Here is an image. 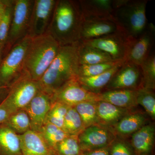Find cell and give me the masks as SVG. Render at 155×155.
I'll return each instance as SVG.
<instances>
[{"mask_svg":"<svg viewBox=\"0 0 155 155\" xmlns=\"http://www.w3.org/2000/svg\"><path fill=\"white\" fill-rule=\"evenodd\" d=\"M83 19L78 1L57 0L47 33L60 46L80 40Z\"/></svg>","mask_w":155,"mask_h":155,"instance_id":"6da1fadb","label":"cell"},{"mask_svg":"<svg viewBox=\"0 0 155 155\" xmlns=\"http://www.w3.org/2000/svg\"><path fill=\"white\" fill-rule=\"evenodd\" d=\"M79 41L60 46L55 58L38 81L41 91L51 97L64 84L77 77L80 65L78 54Z\"/></svg>","mask_w":155,"mask_h":155,"instance_id":"7a4b0ae2","label":"cell"},{"mask_svg":"<svg viewBox=\"0 0 155 155\" xmlns=\"http://www.w3.org/2000/svg\"><path fill=\"white\" fill-rule=\"evenodd\" d=\"M60 46L47 33L31 38L25 55L24 72L38 81L55 58Z\"/></svg>","mask_w":155,"mask_h":155,"instance_id":"3957f363","label":"cell"},{"mask_svg":"<svg viewBox=\"0 0 155 155\" xmlns=\"http://www.w3.org/2000/svg\"><path fill=\"white\" fill-rule=\"evenodd\" d=\"M147 0H127L113 14L114 22L120 30L134 39L138 38L147 26Z\"/></svg>","mask_w":155,"mask_h":155,"instance_id":"277c9868","label":"cell"},{"mask_svg":"<svg viewBox=\"0 0 155 155\" xmlns=\"http://www.w3.org/2000/svg\"><path fill=\"white\" fill-rule=\"evenodd\" d=\"M31 38L26 36L16 43L0 64V89L8 88L24 73L25 55Z\"/></svg>","mask_w":155,"mask_h":155,"instance_id":"5b68a950","label":"cell"},{"mask_svg":"<svg viewBox=\"0 0 155 155\" xmlns=\"http://www.w3.org/2000/svg\"><path fill=\"white\" fill-rule=\"evenodd\" d=\"M8 88L0 103L13 114L25 109L41 90L38 81L32 80L25 72Z\"/></svg>","mask_w":155,"mask_h":155,"instance_id":"8992f818","label":"cell"},{"mask_svg":"<svg viewBox=\"0 0 155 155\" xmlns=\"http://www.w3.org/2000/svg\"><path fill=\"white\" fill-rule=\"evenodd\" d=\"M34 0H14L5 56L16 43L27 36Z\"/></svg>","mask_w":155,"mask_h":155,"instance_id":"52a82bcc","label":"cell"},{"mask_svg":"<svg viewBox=\"0 0 155 155\" xmlns=\"http://www.w3.org/2000/svg\"><path fill=\"white\" fill-rule=\"evenodd\" d=\"M134 39L121 30L106 36L81 41L107 53L115 61H125Z\"/></svg>","mask_w":155,"mask_h":155,"instance_id":"ba28073f","label":"cell"},{"mask_svg":"<svg viewBox=\"0 0 155 155\" xmlns=\"http://www.w3.org/2000/svg\"><path fill=\"white\" fill-rule=\"evenodd\" d=\"M51 97L52 103H62L69 107H75L84 102L99 101L98 94L84 88L77 77L64 84L53 93Z\"/></svg>","mask_w":155,"mask_h":155,"instance_id":"9c48e42d","label":"cell"},{"mask_svg":"<svg viewBox=\"0 0 155 155\" xmlns=\"http://www.w3.org/2000/svg\"><path fill=\"white\" fill-rule=\"evenodd\" d=\"M57 0H34L27 36L31 38L47 33Z\"/></svg>","mask_w":155,"mask_h":155,"instance_id":"30bf717a","label":"cell"},{"mask_svg":"<svg viewBox=\"0 0 155 155\" xmlns=\"http://www.w3.org/2000/svg\"><path fill=\"white\" fill-rule=\"evenodd\" d=\"M142 87H143V76L140 66L125 61L102 92L119 89L137 90Z\"/></svg>","mask_w":155,"mask_h":155,"instance_id":"8fae6325","label":"cell"},{"mask_svg":"<svg viewBox=\"0 0 155 155\" xmlns=\"http://www.w3.org/2000/svg\"><path fill=\"white\" fill-rule=\"evenodd\" d=\"M116 137L110 127L101 125L87 127L78 136L79 144L83 152L110 146Z\"/></svg>","mask_w":155,"mask_h":155,"instance_id":"7c38bea8","label":"cell"},{"mask_svg":"<svg viewBox=\"0 0 155 155\" xmlns=\"http://www.w3.org/2000/svg\"><path fill=\"white\" fill-rule=\"evenodd\" d=\"M155 38V26L148 23L144 32L134 40L125 61L140 66L151 53Z\"/></svg>","mask_w":155,"mask_h":155,"instance_id":"4fadbf2b","label":"cell"},{"mask_svg":"<svg viewBox=\"0 0 155 155\" xmlns=\"http://www.w3.org/2000/svg\"><path fill=\"white\" fill-rule=\"evenodd\" d=\"M51 104V96L40 90L25 108L32 130L40 132Z\"/></svg>","mask_w":155,"mask_h":155,"instance_id":"5bb4252c","label":"cell"},{"mask_svg":"<svg viewBox=\"0 0 155 155\" xmlns=\"http://www.w3.org/2000/svg\"><path fill=\"white\" fill-rule=\"evenodd\" d=\"M78 2L83 20L114 22L113 14L115 9L113 0H80Z\"/></svg>","mask_w":155,"mask_h":155,"instance_id":"9a60e30c","label":"cell"},{"mask_svg":"<svg viewBox=\"0 0 155 155\" xmlns=\"http://www.w3.org/2000/svg\"><path fill=\"white\" fill-rule=\"evenodd\" d=\"M120 30L116 23L110 20H83L80 41L100 38Z\"/></svg>","mask_w":155,"mask_h":155,"instance_id":"2e32d148","label":"cell"},{"mask_svg":"<svg viewBox=\"0 0 155 155\" xmlns=\"http://www.w3.org/2000/svg\"><path fill=\"white\" fill-rule=\"evenodd\" d=\"M23 155H51L49 144L40 132L29 130L19 136Z\"/></svg>","mask_w":155,"mask_h":155,"instance_id":"e0dca14e","label":"cell"},{"mask_svg":"<svg viewBox=\"0 0 155 155\" xmlns=\"http://www.w3.org/2000/svg\"><path fill=\"white\" fill-rule=\"evenodd\" d=\"M154 140V126L146 124L132 134L130 144L135 155H151Z\"/></svg>","mask_w":155,"mask_h":155,"instance_id":"ac0fdd59","label":"cell"},{"mask_svg":"<svg viewBox=\"0 0 155 155\" xmlns=\"http://www.w3.org/2000/svg\"><path fill=\"white\" fill-rule=\"evenodd\" d=\"M137 90L119 89L107 91L98 94L99 101L110 103L119 107L130 109L138 105Z\"/></svg>","mask_w":155,"mask_h":155,"instance_id":"d6986e66","label":"cell"},{"mask_svg":"<svg viewBox=\"0 0 155 155\" xmlns=\"http://www.w3.org/2000/svg\"><path fill=\"white\" fill-rule=\"evenodd\" d=\"M96 105L100 125L109 127L116 125L130 113L129 109L119 107L104 101L96 102Z\"/></svg>","mask_w":155,"mask_h":155,"instance_id":"ffe728a7","label":"cell"},{"mask_svg":"<svg viewBox=\"0 0 155 155\" xmlns=\"http://www.w3.org/2000/svg\"><path fill=\"white\" fill-rule=\"evenodd\" d=\"M147 119L140 113H129L110 127L115 135L122 138L132 135L146 124Z\"/></svg>","mask_w":155,"mask_h":155,"instance_id":"44dd1931","label":"cell"},{"mask_svg":"<svg viewBox=\"0 0 155 155\" xmlns=\"http://www.w3.org/2000/svg\"><path fill=\"white\" fill-rule=\"evenodd\" d=\"M123 64L116 66L100 75L91 77H77V80L87 90L98 94L104 91L116 71Z\"/></svg>","mask_w":155,"mask_h":155,"instance_id":"7402d4cb","label":"cell"},{"mask_svg":"<svg viewBox=\"0 0 155 155\" xmlns=\"http://www.w3.org/2000/svg\"><path fill=\"white\" fill-rule=\"evenodd\" d=\"M78 58L80 65H93L115 61L107 53L79 41Z\"/></svg>","mask_w":155,"mask_h":155,"instance_id":"603a6c76","label":"cell"},{"mask_svg":"<svg viewBox=\"0 0 155 155\" xmlns=\"http://www.w3.org/2000/svg\"><path fill=\"white\" fill-rule=\"evenodd\" d=\"M96 102H84L75 106L82 120L84 129L92 125H100L97 114Z\"/></svg>","mask_w":155,"mask_h":155,"instance_id":"cb8c5ba5","label":"cell"},{"mask_svg":"<svg viewBox=\"0 0 155 155\" xmlns=\"http://www.w3.org/2000/svg\"><path fill=\"white\" fill-rule=\"evenodd\" d=\"M63 129L69 135L78 136L84 129L75 107H70L64 118Z\"/></svg>","mask_w":155,"mask_h":155,"instance_id":"d4e9b609","label":"cell"},{"mask_svg":"<svg viewBox=\"0 0 155 155\" xmlns=\"http://www.w3.org/2000/svg\"><path fill=\"white\" fill-rule=\"evenodd\" d=\"M14 0H5V6L0 21V45L5 49L11 28Z\"/></svg>","mask_w":155,"mask_h":155,"instance_id":"484cf974","label":"cell"},{"mask_svg":"<svg viewBox=\"0 0 155 155\" xmlns=\"http://www.w3.org/2000/svg\"><path fill=\"white\" fill-rule=\"evenodd\" d=\"M125 62L112 61L93 65H80L78 72L77 77H91L100 75Z\"/></svg>","mask_w":155,"mask_h":155,"instance_id":"4316f807","label":"cell"},{"mask_svg":"<svg viewBox=\"0 0 155 155\" xmlns=\"http://www.w3.org/2000/svg\"><path fill=\"white\" fill-rule=\"evenodd\" d=\"M40 133L50 146L54 147L69 136L64 129L46 122L42 127Z\"/></svg>","mask_w":155,"mask_h":155,"instance_id":"83f0119b","label":"cell"},{"mask_svg":"<svg viewBox=\"0 0 155 155\" xmlns=\"http://www.w3.org/2000/svg\"><path fill=\"white\" fill-rule=\"evenodd\" d=\"M143 76V87L144 88L154 90L155 88V55L151 53L140 65Z\"/></svg>","mask_w":155,"mask_h":155,"instance_id":"f1b7e54d","label":"cell"},{"mask_svg":"<svg viewBox=\"0 0 155 155\" xmlns=\"http://www.w3.org/2000/svg\"><path fill=\"white\" fill-rule=\"evenodd\" d=\"M12 130L24 133L31 127L30 119L25 111L19 110L12 114L5 123Z\"/></svg>","mask_w":155,"mask_h":155,"instance_id":"f546056e","label":"cell"},{"mask_svg":"<svg viewBox=\"0 0 155 155\" xmlns=\"http://www.w3.org/2000/svg\"><path fill=\"white\" fill-rule=\"evenodd\" d=\"M137 102L142 106L153 119L155 118V96L153 90L142 87L137 90Z\"/></svg>","mask_w":155,"mask_h":155,"instance_id":"4dcf8cb0","label":"cell"},{"mask_svg":"<svg viewBox=\"0 0 155 155\" xmlns=\"http://www.w3.org/2000/svg\"><path fill=\"white\" fill-rule=\"evenodd\" d=\"M56 147L60 155H83L78 136H69L57 145Z\"/></svg>","mask_w":155,"mask_h":155,"instance_id":"1f68e13d","label":"cell"},{"mask_svg":"<svg viewBox=\"0 0 155 155\" xmlns=\"http://www.w3.org/2000/svg\"><path fill=\"white\" fill-rule=\"evenodd\" d=\"M69 107L62 103H52L45 122H50L63 129L64 118Z\"/></svg>","mask_w":155,"mask_h":155,"instance_id":"d6a6232c","label":"cell"},{"mask_svg":"<svg viewBox=\"0 0 155 155\" xmlns=\"http://www.w3.org/2000/svg\"><path fill=\"white\" fill-rule=\"evenodd\" d=\"M110 155H135L129 143L121 137H116L110 146Z\"/></svg>","mask_w":155,"mask_h":155,"instance_id":"836d02e7","label":"cell"},{"mask_svg":"<svg viewBox=\"0 0 155 155\" xmlns=\"http://www.w3.org/2000/svg\"><path fill=\"white\" fill-rule=\"evenodd\" d=\"M13 114L0 103V125L5 123Z\"/></svg>","mask_w":155,"mask_h":155,"instance_id":"e575fe53","label":"cell"},{"mask_svg":"<svg viewBox=\"0 0 155 155\" xmlns=\"http://www.w3.org/2000/svg\"><path fill=\"white\" fill-rule=\"evenodd\" d=\"M110 146L100 149L84 152L83 155H110Z\"/></svg>","mask_w":155,"mask_h":155,"instance_id":"d590c367","label":"cell"},{"mask_svg":"<svg viewBox=\"0 0 155 155\" xmlns=\"http://www.w3.org/2000/svg\"><path fill=\"white\" fill-rule=\"evenodd\" d=\"M5 6V0H0V21L2 19Z\"/></svg>","mask_w":155,"mask_h":155,"instance_id":"8d00e7d4","label":"cell"},{"mask_svg":"<svg viewBox=\"0 0 155 155\" xmlns=\"http://www.w3.org/2000/svg\"><path fill=\"white\" fill-rule=\"evenodd\" d=\"M5 57V49L0 45V64Z\"/></svg>","mask_w":155,"mask_h":155,"instance_id":"74e56055","label":"cell"},{"mask_svg":"<svg viewBox=\"0 0 155 155\" xmlns=\"http://www.w3.org/2000/svg\"><path fill=\"white\" fill-rule=\"evenodd\" d=\"M1 89H0V91H1Z\"/></svg>","mask_w":155,"mask_h":155,"instance_id":"f35d334b","label":"cell"}]
</instances>
